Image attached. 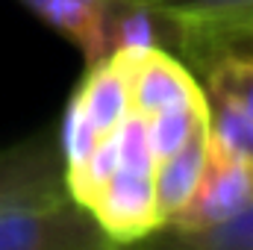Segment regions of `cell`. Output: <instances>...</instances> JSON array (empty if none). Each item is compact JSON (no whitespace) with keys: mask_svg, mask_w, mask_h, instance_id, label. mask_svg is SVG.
<instances>
[{"mask_svg":"<svg viewBox=\"0 0 253 250\" xmlns=\"http://www.w3.org/2000/svg\"><path fill=\"white\" fill-rule=\"evenodd\" d=\"M115 242L74 197L0 215V250H112Z\"/></svg>","mask_w":253,"mask_h":250,"instance_id":"6da1fadb","label":"cell"},{"mask_svg":"<svg viewBox=\"0 0 253 250\" xmlns=\"http://www.w3.org/2000/svg\"><path fill=\"white\" fill-rule=\"evenodd\" d=\"M126 6L171 24L189 50H227L253 39V0H124Z\"/></svg>","mask_w":253,"mask_h":250,"instance_id":"7a4b0ae2","label":"cell"},{"mask_svg":"<svg viewBox=\"0 0 253 250\" xmlns=\"http://www.w3.org/2000/svg\"><path fill=\"white\" fill-rule=\"evenodd\" d=\"M156 165H126L118 162L115 174L85 203L100 230L115 245H135L162 227L153 188Z\"/></svg>","mask_w":253,"mask_h":250,"instance_id":"3957f363","label":"cell"},{"mask_svg":"<svg viewBox=\"0 0 253 250\" xmlns=\"http://www.w3.org/2000/svg\"><path fill=\"white\" fill-rule=\"evenodd\" d=\"M68 194L62 144L39 135L0 150V215L30 206H47Z\"/></svg>","mask_w":253,"mask_h":250,"instance_id":"277c9868","label":"cell"},{"mask_svg":"<svg viewBox=\"0 0 253 250\" xmlns=\"http://www.w3.org/2000/svg\"><path fill=\"white\" fill-rule=\"evenodd\" d=\"M39 18L68 36L88 59V68L129 44L132 6L124 0H24Z\"/></svg>","mask_w":253,"mask_h":250,"instance_id":"5b68a950","label":"cell"},{"mask_svg":"<svg viewBox=\"0 0 253 250\" xmlns=\"http://www.w3.org/2000/svg\"><path fill=\"white\" fill-rule=\"evenodd\" d=\"M129 88V112L150 118L162 109L203 100V88L177 59L153 44H126L112 53Z\"/></svg>","mask_w":253,"mask_h":250,"instance_id":"8992f818","label":"cell"},{"mask_svg":"<svg viewBox=\"0 0 253 250\" xmlns=\"http://www.w3.org/2000/svg\"><path fill=\"white\" fill-rule=\"evenodd\" d=\"M253 200V165L209 144L203 174L183 209L168 221L177 230H200L242 212Z\"/></svg>","mask_w":253,"mask_h":250,"instance_id":"52a82bcc","label":"cell"},{"mask_svg":"<svg viewBox=\"0 0 253 250\" xmlns=\"http://www.w3.org/2000/svg\"><path fill=\"white\" fill-rule=\"evenodd\" d=\"M206 153H209V129H206V121H203L180 150H174L171 156L156 162L153 188H156V209H159L162 224H168L183 209V203L191 197V191H194L200 174H203Z\"/></svg>","mask_w":253,"mask_h":250,"instance_id":"ba28073f","label":"cell"},{"mask_svg":"<svg viewBox=\"0 0 253 250\" xmlns=\"http://www.w3.org/2000/svg\"><path fill=\"white\" fill-rule=\"evenodd\" d=\"M100 135H109L129 115V88L121 65L112 56L91 65L85 83L71 103Z\"/></svg>","mask_w":253,"mask_h":250,"instance_id":"9c48e42d","label":"cell"},{"mask_svg":"<svg viewBox=\"0 0 253 250\" xmlns=\"http://www.w3.org/2000/svg\"><path fill=\"white\" fill-rule=\"evenodd\" d=\"M135 245L141 250H253V200L242 212L200 230H177L162 224Z\"/></svg>","mask_w":253,"mask_h":250,"instance_id":"30bf717a","label":"cell"},{"mask_svg":"<svg viewBox=\"0 0 253 250\" xmlns=\"http://www.w3.org/2000/svg\"><path fill=\"white\" fill-rule=\"evenodd\" d=\"M206 129L212 147L253 165V118L245 109L224 97L206 94Z\"/></svg>","mask_w":253,"mask_h":250,"instance_id":"8fae6325","label":"cell"},{"mask_svg":"<svg viewBox=\"0 0 253 250\" xmlns=\"http://www.w3.org/2000/svg\"><path fill=\"white\" fill-rule=\"evenodd\" d=\"M203 121H206V94H203V100L180 103V106H171V109H162V112L144 118L156 162L171 156L174 150H180Z\"/></svg>","mask_w":253,"mask_h":250,"instance_id":"7c38bea8","label":"cell"},{"mask_svg":"<svg viewBox=\"0 0 253 250\" xmlns=\"http://www.w3.org/2000/svg\"><path fill=\"white\" fill-rule=\"evenodd\" d=\"M206 94L224 97L253 118V56L221 50L206 74Z\"/></svg>","mask_w":253,"mask_h":250,"instance_id":"4fadbf2b","label":"cell"},{"mask_svg":"<svg viewBox=\"0 0 253 250\" xmlns=\"http://www.w3.org/2000/svg\"><path fill=\"white\" fill-rule=\"evenodd\" d=\"M112 250H141V248L138 245H115Z\"/></svg>","mask_w":253,"mask_h":250,"instance_id":"5bb4252c","label":"cell"}]
</instances>
